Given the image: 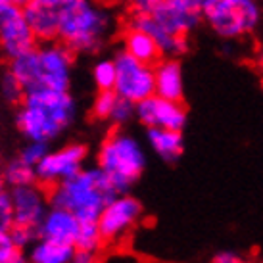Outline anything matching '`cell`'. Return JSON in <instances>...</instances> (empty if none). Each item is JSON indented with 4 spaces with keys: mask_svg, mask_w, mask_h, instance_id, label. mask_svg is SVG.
<instances>
[{
    "mask_svg": "<svg viewBox=\"0 0 263 263\" xmlns=\"http://www.w3.org/2000/svg\"><path fill=\"white\" fill-rule=\"evenodd\" d=\"M10 73L22 83L25 92L69 90L73 75V50L64 43H44L10 60Z\"/></svg>",
    "mask_w": 263,
    "mask_h": 263,
    "instance_id": "cell-2",
    "label": "cell"
},
{
    "mask_svg": "<svg viewBox=\"0 0 263 263\" xmlns=\"http://www.w3.org/2000/svg\"><path fill=\"white\" fill-rule=\"evenodd\" d=\"M14 225L39 229L46 212L50 210V190L39 183L10 189Z\"/></svg>",
    "mask_w": 263,
    "mask_h": 263,
    "instance_id": "cell-11",
    "label": "cell"
},
{
    "mask_svg": "<svg viewBox=\"0 0 263 263\" xmlns=\"http://www.w3.org/2000/svg\"><path fill=\"white\" fill-rule=\"evenodd\" d=\"M133 116H137V104L131 102V100H127V98H117V104L114 111H111V117L110 121L117 127H121V125L129 123L133 119Z\"/></svg>",
    "mask_w": 263,
    "mask_h": 263,
    "instance_id": "cell-26",
    "label": "cell"
},
{
    "mask_svg": "<svg viewBox=\"0 0 263 263\" xmlns=\"http://www.w3.org/2000/svg\"><path fill=\"white\" fill-rule=\"evenodd\" d=\"M117 98H119V95L114 88L111 90H98V95L92 100V116L96 119H102V121H110L111 111L117 104Z\"/></svg>",
    "mask_w": 263,
    "mask_h": 263,
    "instance_id": "cell-24",
    "label": "cell"
},
{
    "mask_svg": "<svg viewBox=\"0 0 263 263\" xmlns=\"http://www.w3.org/2000/svg\"><path fill=\"white\" fill-rule=\"evenodd\" d=\"M15 114V125L27 140L52 142L69 129L77 116V104L69 90L25 92Z\"/></svg>",
    "mask_w": 263,
    "mask_h": 263,
    "instance_id": "cell-1",
    "label": "cell"
},
{
    "mask_svg": "<svg viewBox=\"0 0 263 263\" xmlns=\"http://www.w3.org/2000/svg\"><path fill=\"white\" fill-rule=\"evenodd\" d=\"M48 150H50V148H48V144H46V142L29 140V142L22 148V152L17 154V156H20L25 163H29V165H33V167H37L39 161L46 156V152H48Z\"/></svg>",
    "mask_w": 263,
    "mask_h": 263,
    "instance_id": "cell-27",
    "label": "cell"
},
{
    "mask_svg": "<svg viewBox=\"0 0 263 263\" xmlns=\"http://www.w3.org/2000/svg\"><path fill=\"white\" fill-rule=\"evenodd\" d=\"M88 150L85 144L71 142L66 146H60L56 150H48L46 156L39 161L35 167L37 183L44 189H54L56 184L64 183L67 179L77 175L87 163Z\"/></svg>",
    "mask_w": 263,
    "mask_h": 263,
    "instance_id": "cell-8",
    "label": "cell"
},
{
    "mask_svg": "<svg viewBox=\"0 0 263 263\" xmlns=\"http://www.w3.org/2000/svg\"><path fill=\"white\" fill-rule=\"evenodd\" d=\"M123 50L129 52L133 58L146 62L152 66L154 62H158V58L161 56L160 46L152 39V35H148L146 31L139 29L129 25L123 35Z\"/></svg>",
    "mask_w": 263,
    "mask_h": 263,
    "instance_id": "cell-20",
    "label": "cell"
},
{
    "mask_svg": "<svg viewBox=\"0 0 263 263\" xmlns=\"http://www.w3.org/2000/svg\"><path fill=\"white\" fill-rule=\"evenodd\" d=\"M137 117L148 129L160 127V129H171V131H183L186 123V111L181 102L167 100L158 95L137 104Z\"/></svg>",
    "mask_w": 263,
    "mask_h": 263,
    "instance_id": "cell-13",
    "label": "cell"
},
{
    "mask_svg": "<svg viewBox=\"0 0 263 263\" xmlns=\"http://www.w3.org/2000/svg\"><path fill=\"white\" fill-rule=\"evenodd\" d=\"M119 192L98 167H83L64 183L50 189V204L73 212L81 221H98L102 210Z\"/></svg>",
    "mask_w": 263,
    "mask_h": 263,
    "instance_id": "cell-4",
    "label": "cell"
},
{
    "mask_svg": "<svg viewBox=\"0 0 263 263\" xmlns=\"http://www.w3.org/2000/svg\"><path fill=\"white\" fill-rule=\"evenodd\" d=\"M148 144L154 152L160 156L163 161L173 163L183 156L184 142L181 131H171V129H160V127H150L148 129Z\"/></svg>",
    "mask_w": 263,
    "mask_h": 263,
    "instance_id": "cell-19",
    "label": "cell"
},
{
    "mask_svg": "<svg viewBox=\"0 0 263 263\" xmlns=\"http://www.w3.org/2000/svg\"><path fill=\"white\" fill-rule=\"evenodd\" d=\"M236 263H244V261H242V259H240V261H236Z\"/></svg>",
    "mask_w": 263,
    "mask_h": 263,
    "instance_id": "cell-38",
    "label": "cell"
},
{
    "mask_svg": "<svg viewBox=\"0 0 263 263\" xmlns=\"http://www.w3.org/2000/svg\"><path fill=\"white\" fill-rule=\"evenodd\" d=\"M129 25L139 27V29L146 31L148 35H152V39L160 46V52L165 54V56L173 58V56H179V54H183L186 50V44H189L186 37H179V35L169 33L150 12H135Z\"/></svg>",
    "mask_w": 263,
    "mask_h": 263,
    "instance_id": "cell-16",
    "label": "cell"
},
{
    "mask_svg": "<svg viewBox=\"0 0 263 263\" xmlns=\"http://www.w3.org/2000/svg\"><path fill=\"white\" fill-rule=\"evenodd\" d=\"M71 263H96V252H87V250H75V256Z\"/></svg>",
    "mask_w": 263,
    "mask_h": 263,
    "instance_id": "cell-31",
    "label": "cell"
},
{
    "mask_svg": "<svg viewBox=\"0 0 263 263\" xmlns=\"http://www.w3.org/2000/svg\"><path fill=\"white\" fill-rule=\"evenodd\" d=\"M140 215H142V205L137 198L129 194H117L114 200L108 202L98 217V227L104 242L114 244L125 238L139 223Z\"/></svg>",
    "mask_w": 263,
    "mask_h": 263,
    "instance_id": "cell-9",
    "label": "cell"
},
{
    "mask_svg": "<svg viewBox=\"0 0 263 263\" xmlns=\"http://www.w3.org/2000/svg\"><path fill=\"white\" fill-rule=\"evenodd\" d=\"M29 2L31 0H10V4H12V6H20V8H25Z\"/></svg>",
    "mask_w": 263,
    "mask_h": 263,
    "instance_id": "cell-34",
    "label": "cell"
},
{
    "mask_svg": "<svg viewBox=\"0 0 263 263\" xmlns=\"http://www.w3.org/2000/svg\"><path fill=\"white\" fill-rule=\"evenodd\" d=\"M8 6H12V4H10V0H0V14H2Z\"/></svg>",
    "mask_w": 263,
    "mask_h": 263,
    "instance_id": "cell-35",
    "label": "cell"
},
{
    "mask_svg": "<svg viewBox=\"0 0 263 263\" xmlns=\"http://www.w3.org/2000/svg\"><path fill=\"white\" fill-rule=\"evenodd\" d=\"M37 37L31 29L25 10L8 6L0 14V52L8 60H14L35 48Z\"/></svg>",
    "mask_w": 263,
    "mask_h": 263,
    "instance_id": "cell-10",
    "label": "cell"
},
{
    "mask_svg": "<svg viewBox=\"0 0 263 263\" xmlns=\"http://www.w3.org/2000/svg\"><path fill=\"white\" fill-rule=\"evenodd\" d=\"M104 244V236L100 233L98 221H81L79 233L75 238V250H87V252H98Z\"/></svg>",
    "mask_w": 263,
    "mask_h": 263,
    "instance_id": "cell-22",
    "label": "cell"
},
{
    "mask_svg": "<svg viewBox=\"0 0 263 263\" xmlns=\"http://www.w3.org/2000/svg\"><path fill=\"white\" fill-rule=\"evenodd\" d=\"M116 62L114 60H100L92 67V81L98 90H111L116 87Z\"/></svg>",
    "mask_w": 263,
    "mask_h": 263,
    "instance_id": "cell-23",
    "label": "cell"
},
{
    "mask_svg": "<svg viewBox=\"0 0 263 263\" xmlns=\"http://www.w3.org/2000/svg\"><path fill=\"white\" fill-rule=\"evenodd\" d=\"M4 189H8V186L4 184V181H2V160H0V192Z\"/></svg>",
    "mask_w": 263,
    "mask_h": 263,
    "instance_id": "cell-36",
    "label": "cell"
},
{
    "mask_svg": "<svg viewBox=\"0 0 263 263\" xmlns=\"http://www.w3.org/2000/svg\"><path fill=\"white\" fill-rule=\"evenodd\" d=\"M240 261V257L233 254V252H219L217 256L213 257V263H236Z\"/></svg>",
    "mask_w": 263,
    "mask_h": 263,
    "instance_id": "cell-32",
    "label": "cell"
},
{
    "mask_svg": "<svg viewBox=\"0 0 263 263\" xmlns=\"http://www.w3.org/2000/svg\"><path fill=\"white\" fill-rule=\"evenodd\" d=\"M0 96L8 104H20L25 96V88L10 71L6 75H2V79H0Z\"/></svg>",
    "mask_w": 263,
    "mask_h": 263,
    "instance_id": "cell-25",
    "label": "cell"
},
{
    "mask_svg": "<svg viewBox=\"0 0 263 263\" xmlns=\"http://www.w3.org/2000/svg\"><path fill=\"white\" fill-rule=\"evenodd\" d=\"M79 227L81 219L73 212H69L66 208L50 205V210L46 212L44 219L39 225V236L73 244L75 238H77V233H79Z\"/></svg>",
    "mask_w": 263,
    "mask_h": 263,
    "instance_id": "cell-14",
    "label": "cell"
},
{
    "mask_svg": "<svg viewBox=\"0 0 263 263\" xmlns=\"http://www.w3.org/2000/svg\"><path fill=\"white\" fill-rule=\"evenodd\" d=\"M60 8L62 6L44 2V0H31L29 4L23 8L25 15H27V22H29L37 41L50 43V41L58 37Z\"/></svg>",
    "mask_w": 263,
    "mask_h": 263,
    "instance_id": "cell-15",
    "label": "cell"
},
{
    "mask_svg": "<svg viewBox=\"0 0 263 263\" xmlns=\"http://www.w3.org/2000/svg\"><path fill=\"white\" fill-rule=\"evenodd\" d=\"M116 29V20L104 4L66 0L60 8L58 39L73 52H95Z\"/></svg>",
    "mask_w": 263,
    "mask_h": 263,
    "instance_id": "cell-3",
    "label": "cell"
},
{
    "mask_svg": "<svg viewBox=\"0 0 263 263\" xmlns=\"http://www.w3.org/2000/svg\"><path fill=\"white\" fill-rule=\"evenodd\" d=\"M4 263H29V257H27V254H23V250H17L14 256L6 259Z\"/></svg>",
    "mask_w": 263,
    "mask_h": 263,
    "instance_id": "cell-33",
    "label": "cell"
},
{
    "mask_svg": "<svg viewBox=\"0 0 263 263\" xmlns=\"http://www.w3.org/2000/svg\"><path fill=\"white\" fill-rule=\"evenodd\" d=\"M261 12L256 0H204V20L221 37H240L256 29Z\"/></svg>",
    "mask_w": 263,
    "mask_h": 263,
    "instance_id": "cell-6",
    "label": "cell"
},
{
    "mask_svg": "<svg viewBox=\"0 0 263 263\" xmlns=\"http://www.w3.org/2000/svg\"><path fill=\"white\" fill-rule=\"evenodd\" d=\"M156 73V95L167 100H183V69L175 58L160 62L154 67Z\"/></svg>",
    "mask_w": 263,
    "mask_h": 263,
    "instance_id": "cell-17",
    "label": "cell"
},
{
    "mask_svg": "<svg viewBox=\"0 0 263 263\" xmlns=\"http://www.w3.org/2000/svg\"><path fill=\"white\" fill-rule=\"evenodd\" d=\"M10 233H12V238H14L15 246L20 250H27L39 238V229H33V227L14 225Z\"/></svg>",
    "mask_w": 263,
    "mask_h": 263,
    "instance_id": "cell-28",
    "label": "cell"
},
{
    "mask_svg": "<svg viewBox=\"0 0 263 263\" xmlns=\"http://www.w3.org/2000/svg\"><path fill=\"white\" fill-rule=\"evenodd\" d=\"M96 165L110 177L119 194H127L146 167V154L133 135L117 129L102 140Z\"/></svg>",
    "mask_w": 263,
    "mask_h": 263,
    "instance_id": "cell-5",
    "label": "cell"
},
{
    "mask_svg": "<svg viewBox=\"0 0 263 263\" xmlns=\"http://www.w3.org/2000/svg\"><path fill=\"white\" fill-rule=\"evenodd\" d=\"M17 246H15L14 238H12V233L8 229H0V263H4L6 259L14 256L17 252Z\"/></svg>",
    "mask_w": 263,
    "mask_h": 263,
    "instance_id": "cell-29",
    "label": "cell"
},
{
    "mask_svg": "<svg viewBox=\"0 0 263 263\" xmlns=\"http://www.w3.org/2000/svg\"><path fill=\"white\" fill-rule=\"evenodd\" d=\"M116 90L121 98L139 104L156 95V73L146 62L133 58L129 52H117L116 58Z\"/></svg>",
    "mask_w": 263,
    "mask_h": 263,
    "instance_id": "cell-7",
    "label": "cell"
},
{
    "mask_svg": "<svg viewBox=\"0 0 263 263\" xmlns=\"http://www.w3.org/2000/svg\"><path fill=\"white\" fill-rule=\"evenodd\" d=\"M73 256V244L50 240V238H43V236H39L27 248L29 263H71Z\"/></svg>",
    "mask_w": 263,
    "mask_h": 263,
    "instance_id": "cell-18",
    "label": "cell"
},
{
    "mask_svg": "<svg viewBox=\"0 0 263 263\" xmlns=\"http://www.w3.org/2000/svg\"><path fill=\"white\" fill-rule=\"evenodd\" d=\"M2 181L8 189H15V186H25V184L37 183V173L35 167L25 163V161L17 156L14 160H10L6 165H2Z\"/></svg>",
    "mask_w": 263,
    "mask_h": 263,
    "instance_id": "cell-21",
    "label": "cell"
},
{
    "mask_svg": "<svg viewBox=\"0 0 263 263\" xmlns=\"http://www.w3.org/2000/svg\"><path fill=\"white\" fill-rule=\"evenodd\" d=\"M161 0H127V4L133 8V12H152Z\"/></svg>",
    "mask_w": 263,
    "mask_h": 263,
    "instance_id": "cell-30",
    "label": "cell"
},
{
    "mask_svg": "<svg viewBox=\"0 0 263 263\" xmlns=\"http://www.w3.org/2000/svg\"><path fill=\"white\" fill-rule=\"evenodd\" d=\"M150 14L169 33L186 37L204 20V0H161Z\"/></svg>",
    "mask_w": 263,
    "mask_h": 263,
    "instance_id": "cell-12",
    "label": "cell"
},
{
    "mask_svg": "<svg viewBox=\"0 0 263 263\" xmlns=\"http://www.w3.org/2000/svg\"><path fill=\"white\" fill-rule=\"evenodd\" d=\"M44 2H50V4H56V6H62L66 0H44Z\"/></svg>",
    "mask_w": 263,
    "mask_h": 263,
    "instance_id": "cell-37",
    "label": "cell"
}]
</instances>
